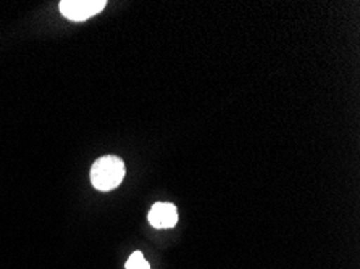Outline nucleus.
I'll return each instance as SVG.
<instances>
[{
	"label": "nucleus",
	"instance_id": "nucleus-1",
	"mask_svg": "<svg viewBox=\"0 0 360 269\" xmlns=\"http://www.w3.org/2000/svg\"><path fill=\"white\" fill-rule=\"evenodd\" d=\"M124 163L122 158L102 157L91 168V183L97 190L110 192L117 189L124 178Z\"/></svg>",
	"mask_w": 360,
	"mask_h": 269
},
{
	"label": "nucleus",
	"instance_id": "nucleus-2",
	"mask_svg": "<svg viewBox=\"0 0 360 269\" xmlns=\"http://www.w3.org/2000/svg\"><path fill=\"white\" fill-rule=\"evenodd\" d=\"M105 0H63L60 2V12L72 21H86L91 16L101 13L105 8Z\"/></svg>",
	"mask_w": 360,
	"mask_h": 269
},
{
	"label": "nucleus",
	"instance_id": "nucleus-3",
	"mask_svg": "<svg viewBox=\"0 0 360 269\" xmlns=\"http://www.w3.org/2000/svg\"><path fill=\"white\" fill-rule=\"evenodd\" d=\"M147 219L155 229H170L176 226L178 210L173 203L157 202L152 205Z\"/></svg>",
	"mask_w": 360,
	"mask_h": 269
},
{
	"label": "nucleus",
	"instance_id": "nucleus-4",
	"mask_svg": "<svg viewBox=\"0 0 360 269\" xmlns=\"http://www.w3.org/2000/svg\"><path fill=\"white\" fill-rule=\"evenodd\" d=\"M124 266H127V269H150V265L147 263V260L141 251H134V254L128 258L127 265Z\"/></svg>",
	"mask_w": 360,
	"mask_h": 269
}]
</instances>
